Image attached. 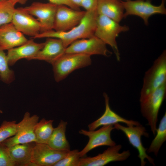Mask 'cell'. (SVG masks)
I'll list each match as a JSON object with an SVG mask.
<instances>
[{"instance_id":"1","label":"cell","mask_w":166,"mask_h":166,"mask_svg":"<svg viewBox=\"0 0 166 166\" xmlns=\"http://www.w3.org/2000/svg\"><path fill=\"white\" fill-rule=\"evenodd\" d=\"M98 15L97 10L86 11L84 17L79 24L70 30L59 32L52 30L40 33L33 38H53L60 39L67 48L76 40L89 38L94 35Z\"/></svg>"},{"instance_id":"2","label":"cell","mask_w":166,"mask_h":166,"mask_svg":"<svg viewBox=\"0 0 166 166\" xmlns=\"http://www.w3.org/2000/svg\"><path fill=\"white\" fill-rule=\"evenodd\" d=\"M129 30L127 26L121 25L106 16L98 15L94 35L111 47L117 61H119L120 53L116 38L120 33L127 31Z\"/></svg>"},{"instance_id":"3","label":"cell","mask_w":166,"mask_h":166,"mask_svg":"<svg viewBox=\"0 0 166 166\" xmlns=\"http://www.w3.org/2000/svg\"><path fill=\"white\" fill-rule=\"evenodd\" d=\"M166 93V82L144 98L140 99V111L147 120L153 134L156 135L159 109Z\"/></svg>"},{"instance_id":"4","label":"cell","mask_w":166,"mask_h":166,"mask_svg":"<svg viewBox=\"0 0 166 166\" xmlns=\"http://www.w3.org/2000/svg\"><path fill=\"white\" fill-rule=\"evenodd\" d=\"M90 56L75 53H65L52 65L55 81L59 82L75 70L91 65Z\"/></svg>"},{"instance_id":"5","label":"cell","mask_w":166,"mask_h":166,"mask_svg":"<svg viewBox=\"0 0 166 166\" xmlns=\"http://www.w3.org/2000/svg\"><path fill=\"white\" fill-rule=\"evenodd\" d=\"M166 82V51L164 50L146 72L140 99H142Z\"/></svg>"},{"instance_id":"6","label":"cell","mask_w":166,"mask_h":166,"mask_svg":"<svg viewBox=\"0 0 166 166\" xmlns=\"http://www.w3.org/2000/svg\"><path fill=\"white\" fill-rule=\"evenodd\" d=\"M121 2L124 9V18L129 15L136 16L140 18L146 26L148 25V19L152 16L166 14L165 0H161L159 6L152 4L151 0H128Z\"/></svg>"},{"instance_id":"7","label":"cell","mask_w":166,"mask_h":166,"mask_svg":"<svg viewBox=\"0 0 166 166\" xmlns=\"http://www.w3.org/2000/svg\"><path fill=\"white\" fill-rule=\"evenodd\" d=\"M39 120V117L37 115L31 116L29 112H26L22 120L16 124V132L15 135L6 139L2 143L10 147L16 144L36 143L34 130Z\"/></svg>"},{"instance_id":"8","label":"cell","mask_w":166,"mask_h":166,"mask_svg":"<svg viewBox=\"0 0 166 166\" xmlns=\"http://www.w3.org/2000/svg\"><path fill=\"white\" fill-rule=\"evenodd\" d=\"M113 125L115 129L120 130L124 133L130 144L137 149L139 153L138 156L140 160L141 166H144L146 164L145 159L148 160L150 163L155 165L154 159L147 154V149L144 147L141 142L142 136L146 137L149 136L144 127L141 124L128 127L123 126L118 123Z\"/></svg>"},{"instance_id":"9","label":"cell","mask_w":166,"mask_h":166,"mask_svg":"<svg viewBox=\"0 0 166 166\" xmlns=\"http://www.w3.org/2000/svg\"><path fill=\"white\" fill-rule=\"evenodd\" d=\"M106 44L95 36L88 38L78 39L66 49L65 53L82 54L91 56L99 55L108 56L111 53L107 49Z\"/></svg>"},{"instance_id":"10","label":"cell","mask_w":166,"mask_h":166,"mask_svg":"<svg viewBox=\"0 0 166 166\" xmlns=\"http://www.w3.org/2000/svg\"><path fill=\"white\" fill-rule=\"evenodd\" d=\"M115 129L113 124L103 126L97 130L87 131L81 129L79 133L89 138V140L85 147L79 152L81 157L85 156L89 151L102 146H112L116 145L111 139V133Z\"/></svg>"},{"instance_id":"11","label":"cell","mask_w":166,"mask_h":166,"mask_svg":"<svg viewBox=\"0 0 166 166\" xmlns=\"http://www.w3.org/2000/svg\"><path fill=\"white\" fill-rule=\"evenodd\" d=\"M70 150H59L53 149L47 144L36 143L31 156L32 166H53L64 157Z\"/></svg>"},{"instance_id":"12","label":"cell","mask_w":166,"mask_h":166,"mask_svg":"<svg viewBox=\"0 0 166 166\" xmlns=\"http://www.w3.org/2000/svg\"><path fill=\"white\" fill-rule=\"evenodd\" d=\"M86 11L77 10L64 5H58L53 29L59 32H65L79 24Z\"/></svg>"},{"instance_id":"13","label":"cell","mask_w":166,"mask_h":166,"mask_svg":"<svg viewBox=\"0 0 166 166\" xmlns=\"http://www.w3.org/2000/svg\"><path fill=\"white\" fill-rule=\"evenodd\" d=\"M109 147L95 156L81 157L78 166H103L111 162L126 160L130 155L129 150L119 153L121 144Z\"/></svg>"},{"instance_id":"14","label":"cell","mask_w":166,"mask_h":166,"mask_svg":"<svg viewBox=\"0 0 166 166\" xmlns=\"http://www.w3.org/2000/svg\"><path fill=\"white\" fill-rule=\"evenodd\" d=\"M57 5L49 2H34L25 8L30 14L37 18L41 33L53 29Z\"/></svg>"},{"instance_id":"15","label":"cell","mask_w":166,"mask_h":166,"mask_svg":"<svg viewBox=\"0 0 166 166\" xmlns=\"http://www.w3.org/2000/svg\"><path fill=\"white\" fill-rule=\"evenodd\" d=\"M11 22L18 31L33 38L41 32L40 22L30 14L25 7L15 9Z\"/></svg>"},{"instance_id":"16","label":"cell","mask_w":166,"mask_h":166,"mask_svg":"<svg viewBox=\"0 0 166 166\" xmlns=\"http://www.w3.org/2000/svg\"><path fill=\"white\" fill-rule=\"evenodd\" d=\"M47 38L43 48L31 60L44 61L52 64L65 53L66 48L61 39L53 38Z\"/></svg>"},{"instance_id":"17","label":"cell","mask_w":166,"mask_h":166,"mask_svg":"<svg viewBox=\"0 0 166 166\" xmlns=\"http://www.w3.org/2000/svg\"><path fill=\"white\" fill-rule=\"evenodd\" d=\"M44 45V42L36 43L31 39L21 45L8 50L6 56L9 65H14L18 60L23 58L31 60Z\"/></svg>"},{"instance_id":"18","label":"cell","mask_w":166,"mask_h":166,"mask_svg":"<svg viewBox=\"0 0 166 166\" xmlns=\"http://www.w3.org/2000/svg\"><path fill=\"white\" fill-rule=\"evenodd\" d=\"M28 40L11 22L0 27V49L3 50L21 45Z\"/></svg>"},{"instance_id":"19","label":"cell","mask_w":166,"mask_h":166,"mask_svg":"<svg viewBox=\"0 0 166 166\" xmlns=\"http://www.w3.org/2000/svg\"><path fill=\"white\" fill-rule=\"evenodd\" d=\"M103 96L105 102V111L101 117L88 125L89 130H94L100 126L114 124L119 122L126 124L128 126H136L140 124L138 121L124 119L113 111L109 106L108 95L104 93Z\"/></svg>"},{"instance_id":"20","label":"cell","mask_w":166,"mask_h":166,"mask_svg":"<svg viewBox=\"0 0 166 166\" xmlns=\"http://www.w3.org/2000/svg\"><path fill=\"white\" fill-rule=\"evenodd\" d=\"M96 10L98 15L106 16L119 23L124 18V9L120 0H97Z\"/></svg>"},{"instance_id":"21","label":"cell","mask_w":166,"mask_h":166,"mask_svg":"<svg viewBox=\"0 0 166 166\" xmlns=\"http://www.w3.org/2000/svg\"><path fill=\"white\" fill-rule=\"evenodd\" d=\"M35 144V142H32L18 144L8 147L15 166H32V152Z\"/></svg>"},{"instance_id":"22","label":"cell","mask_w":166,"mask_h":166,"mask_svg":"<svg viewBox=\"0 0 166 166\" xmlns=\"http://www.w3.org/2000/svg\"><path fill=\"white\" fill-rule=\"evenodd\" d=\"M67 124V122L61 120L57 126L54 128L47 144L50 147L59 150H70L65 135Z\"/></svg>"},{"instance_id":"23","label":"cell","mask_w":166,"mask_h":166,"mask_svg":"<svg viewBox=\"0 0 166 166\" xmlns=\"http://www.w3.org/2000/svg\"><path fill=\"white\" fill-rule=\"evenodd\" d=\"M53 121V120H46L43 118L37 123L34 130L36 143L47 144L54 128Z\"/></svg>"},{"instance_id":"24","label":"cell","mask_w":166,"mask_h":166,"mask_svg":"<svg viewBox=\"0 0 166 166\" xmlns=\"http://www.w3.org/2000/svg\"><path fill=\"white\" fill-rule=\"evenodd\" d=\"M156 134L146 152L148 153H153L156 156L161 147L166 140V112L160 120Z\"/></svg>"},{"instance_id":"25","label":"cell","mask_w":166,"mask_h":166,"mask_svg":"<svg viewBox=\"0 0 166 166\" xmlns=\"http://www.w3.org/2000/svg\"><path fill=\"white\" fill-rule=\"evenodd\" d=\"M6 55L0 49V79L2 81L9 84L15 79L14 71L9 67Z\"/></svg>"},{"instance_id":"26","label":"cell","mask_w":166,"mask_h":166,"mask_svg":"<svg viewBox=\"0 0 166 166\" xmlns=\"http://www.w3.org/2000/svg\"><path fill=\"white\" fill-rule=\"evenodd\" d=\"M15 4L12 0L0 2V27L11 22Z\"/></svg>"},{"instance_id":"27","label":"cell","mask_w":166,"mask_h":166,"mask_svg":"<svg viewBox=\"0 0 166 166\" xmlns=\"http://www.w3.org/2000/svg\"><path fill=\"white\" fill-rule=\"evenodd\" d=\"M15 121H4L0 126V143L14 136L16 132Z\"/></svg>"},{"instance_id":"28","label":"cell","mask_w":166,"mask_h":166,"mask_svg":"<svg viewBox=\"0 0 166 166\" xmlns=\"http://www.w3.org/2000/svg\"><path fill=\"white\" fill-rule=\"evenodd\" d=\"M77 149L70 150L69 153L53 166H78L81 158Z\"/></svg>"},{"instance_id":"29","label":"cell","mask_w":166,"mask_h":166,"mask_svg":"<svg viewBox=\"0 0 166 166\" xmlns=\"http://www.w3.org/2000/svg\"><path fill=\"white\" fill-rule=\"evenodd\" d=\"M9 148L2 142L0 143V166H15Z\"/></svg>"},{"instance_id":"30","label":"cell","mask_w":166,"mask_h":166,"mask_svg":"<svg viewBox=\"0 0 166 166\" xmlns=\"http://www.w3.org/2000/svg\"><path fill=\"white\" fill-rule=\"evenodd\" d=\"M97 3V0H81V7H83L86 11L96 10Z\"/></svg>"},{"instance_id":"31","label":"cell","mask_w":166,"mask_h":166,"mask_svg":"<svg viewBox=\"0 0 166 166\" xmlns=\"http://www.w3.org/2000/svg\"><path fill=\"white\" fill-rule=\"evenodd\" d=\"M49 2L57 5H64L77 10H80V7L69 0H48Z\"/></svg>"},{"instance_id":"32","label":"cell","mask_w":166,"mask_h":166,"mask_svg":"<svg viewBox=\"0 0 166 166\" xmlns=\"http://www.w3.org/2000/svg\"><path fill=\"white\" fill-rule=\"evenodd\" d=\"M78 6L81 7V0H69Z\"/></svg>"},{"instance_id":"33","label":"cell","mask_w":166,"mask_h":166,"mask_svg":"<svg viewBox=\"0 0 166 166\" xmlns=\"http://www.w3.org/2000/svg\"><path fill=\"white\" fill-rule=\"evenodd\" d=\"M15 4L19 3L20 4L23 5L25 4L27 2V0H12Z\"/></svg>"},{"instance_id":"34","label":"cell","mask_w":166,"mask_h":166,"mask_svg":"<svg viewBox=\"0 0 166 166\" xmlns=\"http://www.w3.org/2000/svg\"><path fill=\"white\" fill-rule=\"evenodd\" d=\"M2 113V112L1 110L0 109V113Z\"/></svg>"},{"instance_id":"35","label":"cell","mask_w":166,"mask_h":166,"mask_svg":"<svg viewBox=\"0 0 166 166\" xmlns=\"http://www.w3.org/2000/svg\"><path fill=\"white\" fill-rule=\"evenodd\" d=\"M5 0H0V2Z\"/></svg>"},{"instance_id":"36","label":"cell","mask_w":166,"mask_h":166,"mask_svg":"<svg viewBox=\"0 0 166 166\" xmlns=\"http://www.w3.org/2000/svg\"><path fill=\"white\" fill-rule=\"evenodd\" d=\"M124 1H127V0H124Z\"/></svg>"}]
</instances>
